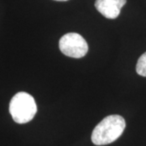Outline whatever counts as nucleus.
Masks as SVG:
<instances>
[{"label":"nucleus","instance_id":"1","mask_svg":"<svg viewBox=\"0 0 146 146\" xmlns=\"http://www.w3.org/2000/svg\"><path fill=\"white\" fill-rule=\"evenodd\" d=\"M124 119L118 115L106 116L95 127L92 133V142L96 145H106L115 141L125 129Z\"/></svg>","mask_w":146,"mask_h":146},{"label":"nucleus","instance_id":"2","mask_svg":"<svg viewBox=\"0 0 146 146\" xmlns=\"http://www.w3.org/2000/svg\"><path fill=\"white\" fill-rule=\"evenodd\" d=\"M9 111L16 123L23 124L29 123L34 118L37 107L32 95L25 92H20L11 100Z\"/></svg>","mask_w":146,"mask_h":146},{"label":"nucleus","instance_id":"3","mask_svg":"<svg viewBox=\"0 0 146 146\" xmlns=\"http://www.w3.org/2000/svg\"><path fill=\"white\" fill-rule=\"evenodd\" d=\"M59 49L63 54L68 57L80 58L87 54L89 46L81 35L76 33H69L60 38Z\"/></svg>","mask_w":146,"mask_h":146},{"label":"nucleus","instance_id":"4","mask_svg":"<svg viewBox=\"0 0 146 146\" xmlns=\"http://www.w3.org/2000/svg\"><path fill=\"white\" fill-rule=\"evenodd\" d=\"M127 0H96L95 7L107 19H116Z\"/></svg>","mask_w":146,"mask_h":146},{"label":"nucleus","instance_id":"5","mask_svg":"<svg viewBox=\"0 0 146 146\" xmlns=\"http://www.w3.org/2000/svg\"><path fill=\"white\" fill-rule=\"evenodd\" d=\"M136 72L141 76L146 77V52L139 58L136 64Z\"/></svg>","mask_w":146,"mask_h":146},{"label":"nucleus","instance_id":"6","mask_svg":"<svg viewBox=\"0 0 146 146\" xmlns=\"http://www.w3.org/2000/svg\"><path fill=\"white\" fill-rule=\"evenodd\" d=\"M55 1H61V2H64V1H68V0H55Z\"/></svg>","mask_w":146,"mask_h":146}]
</instances>
